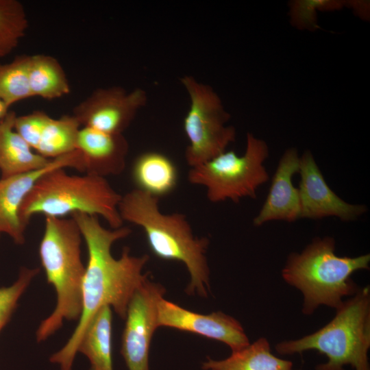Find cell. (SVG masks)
I'll list each match as a JSON object with an SVG mask.
<instances>
[{
  "mask_svg": "<svg viewBox=\"0 0 370 370\" xmlns=\"http://www.w3.org/2000/svg\"><path fill=\"white\" fill-rule=\"evenodd\" d=\"M82 235L75 221L45 217L38 253L47 282L56 293L53 312L36 331L42 342L59 330L64 320H78L82 312V285L86 266L82 260Z\"/></svg>",
  "mask_w": 370,
  "mask_h": 370,
  "instance_id": "277c9868",
  "label": "cell"
},
{
  "mask_svg": "<svg viewBox=\"0 0 370 370\" xmlns=\"http://www.w3.org/2000/svg\"><path fill=\"white\" fill-rule=\"evenodd\" d=\"M9 111V107L0 99V121L6 116Z\"/></svg>",
  "mask_w": 370,
  "mask_h": 370,
  "instance_id": "484cf974",
  "label": "cell"
},
{
  "mask_svg": "<svg viewBox=\"0 0 370 370\" xmlns=\"http://www.w3.org/2000/svg\"><path fill=\"white\" fill-rule=\"evenodd\" d=\"M298 173L300 218L334 217L350 221L367 212L365 206L347 203L329 187L310 151H305L300 157Z\"/></svg>",
  "mask_w": 370,
  "mask_h": 370,
  "instance_id": "7c38bea8",
  "label": "cell"
},
{
  "mask_svg": "<svg viewBox=\"0 0 370 370\" xmlns=\"http://www.w3.org/2000/svg\"><path fill=\"white\" fill-rule=\"evenodd\" d=\"M28 77L32 97L55 99L71 92L64 69L59 61L51 56H29Z\"/></svg>",
  "mask_w": 370,
  "mask_h": 370,
  "instance_id": "ffe728a7",
  "label": "cell"
},
{
  "mask_svg": "<svg viewBox=\"0 0 370 370\" xmlns=\"http://www.w3.org/2000/svg\"><path fill=\"white\" fill-rule=\"evenodd\" d=\"M204 370H295L291 361L272 354L267 338L262 337L243 349L232 352L223 360L209 357L201 365Z\"/></svg>",
  "mask_w": 370,
  "mask_h": 370,
  "instance_id": "ac0fdd59",
  "label": "cell"
},
{
  "mask_svg": "<svg viewBox=\"0 0 370 370\" xmlns=\"http://www.w3.org/2000/svg\"><path fill=\"white\" fill-rule=\"evenodd\" d=\"M81 172L106 177L117 175L125 169L129 144L123 134L105 133L83 127L77 137Z\"/></svg>",
  "mask_w": 370,
  "mask_h": 370,
  "instance_id": "5bb4252c",
  "label": "cell"
},
{
  "mask_svg": "<svg viewBox=\"0 0 370 370\" xmlns=\"http://www.w3.org/2000/svg\"><path fill=\"white\" fill-rule=\"evenodd\" d=\"M119 210L123 221L140 227L149 247L157 258L182 262L190 275L189 295L207 297L210 269L206 258L209 239L194 235L184 214L162 213L159 198L135 188L122 195Z\"/></svg>",
  "mask_w": 370,
  "mask_h": 370,
  "instance_id": "7a4b0ae2",
  "label": "cell"
},
{
  "mask_svg": "<svg viewBox=\"0 0 370 370\" xmlns=\"http://www.w3.org/2000/svg\"><path fill=\"white\" fill-rule=\"evenodd\" d=\"M79 156L75 151L53 159L47 166L28 173L0 179V236L8 235L17 245L25 241V230L20 217L21 205L36 181L44 174L59 168L80 169Z\"/></svg>",
  "mask_w": 370,
  "mask_h": 370,
  "instance_id": "4fadbf2b",
  "label": "cell"
},
{
  "mask_svg": "<svg viewBox=\"0 0 370 370\" xmlns=\"http://www.w3.org/2000/svg\"><path fill=\"white\" fill-rule=\"evenodd\" d=\"M27 27L23 5L17 0H0V58L17 47Z\"/></svg>",
  "mask_w": 370,
  "mask_h": 370,
  "instance_id": "603a6c76",
  "label": "cell"
},
{
  "mask_svg": "<svg viewBox=\"0 0 370 370\" xmlns=\"http://www.w3.org/2000/svg\"><path fill=\"white\" fill-rule=\"evenodd\" d=\"M370 255L338 256L330 236L316 238L300 253H292L282 270L284 280L304 297L302 312L312 314L320 306L337 309L345 297L359 289L351 278L356 271L369 269Z\"/></svg>",
  "mask_w": 370,
  "mask_h": 370,
  "instance_id": "3957f363",
  "label": "cell"
},
{
  "mask_svg": "<svg viewBox=\"0 0 370 370\" xmlns=\"http://www.w3.org/2000/svg\"><path fill=\"white\" fill-rule=\"evenodd\" d=\"M299 159L295 148L287 149L281 157L265 201L254 219L255 226L271 221L293 222L300 219L299 190L292 182L299 172Z\"/></svg>",
  "mask_w": 370,
  "mask_h": 370,
  "instance_id": "9a60e30c",
  "label": "cell"
},
{
  "mask_svg": "<svg viewBox=\"0 0 370 370\" xmlns=\"http://www.w3.org/2000/svg\"><path fill=\"white\" fill-rule=\"evenodd\" d=\"M132 177L136 188L160 199L175 188L178 171L175 163L166 155L147 151L135 159Z\"/></svg>",
  "mask_w": 370,
  "mask_h": 370,
  "instance_id": "e0dca14e",
  "label": "cell"
},
{
  "mask_svg": "<svg viewBox=\"0 0 370 370\" xmlns=\"http://www.w3.org/2000/svg\"><path fill=\"white\" fill-rule=\"evenodd\" d=\"M81 231L88 250V262L82 285V312L78 323L66 343L50 357L60 370H71L81 338L89 323L103 306H110L121 318L136 291L148 278L143 271L149 260L147 254L136 256L128 247L115 258L111 247L132 232L128 227L106 229L97 216L71 214Z\"/></svg>",
  "mask_w": 370,
  "mask_h": 370,
  "instance_id": "6da1fadb",
  "label": "cell"
},
{
  "mask_svg": "<svg viewBox=\"0 0 370 370\" xmlns=\"http://www.w3.org/2000/svg\"><path fill=\"white\" fill-rule=\"evenodd\" d=\"M29 56H16L10 62H0V99L8 107L32 97L28 77Z\"/></svg>",
  "mask_w": 370,
  "mask_h": 370,
  "instance_id": "7402d4cb",
  "label": "cell"
},
{
  "mask_svg": "<svg viewBox=\"0 0 370 370\" xmlns=\"http://www.w3.org/2000/svg\"><path fill=\"white\" fill-rule=\"evenodd\" d=\"M81 126L73 114L58 119L49 116L36 152L48 159H55L75 151Z\"/></svg>",
  "mask_w": 370,
  "mask_h": 370,
  "instance_id": "44dd1931",
  "label": "cell"
},
{
  "mask_svg": "<svg viewBox=\"0 0 370 370\" xmlns=\"http://www.w3.org/2000/svg\"><path fill=\"white\" fill-rule=\"evenodd\" d=\"M370 289L360 288L336 309L334 318L315 332L275 345L280 355H293L315 350L328 360L315 370H370Z\"/></svg>",
  "mask_w": 370,
  "mask_h": 370,
  "instance_id": "8992f818",
  "label": "cell"
},
{
  "mask_svg": "<svg viewBox=\"0 0 370 370\" xmlns=\"http://www.w3.org/2000/svg\"><path fill=\"white\" fill-rule=\"evenodd\" d=\"M158 327L191 332L226 344L232 352L249 345L246 333L235 318L221 312L199 314L161 297L157 305Z\"/></svg>",
  "mask_w": 370,
  "mask_h": 370,
  "instance_id": "8fae6325",
  "label": "cell"
},
{
  "mask_svg": "<svg viewBox=\"0 0 370 370\" xmlns=\"http://www.w3.org/2000/svg\"><path fill=\"white\" fill-rule=\"evenodd\" d=\"M49 117L46 112L36 110L15 118V130L34 151L38 146L42 130Z\"/></svg>",
  "mask_w": 370,
  "mask_h": 370,
  "instance_id": "d4e9b609",
  "label": "cell"
},
{
  "mask_svg": "<svg viewBox=\"0 0 370 370\" xmlns=\"http://www.w3.org/2000/svg\"><path fill=\"white\" fill-rule=\"evenodd\" d=\"M16 116L9 111L0 121V171L8 177L47 166L53 159L35 152L14 129Z\"/></svg>",
  "mask_w": 370,
  "mask_h": 370,
  "instance_id": "2e32d148",
  "label": "cell"
},
{
  "mask_svg": "<svg viewBox=\"0 0 370 370\" xmlns=\"http://www.w3.org/2000/svg\"><path fill=\"white\" fill-rule=\"evenodd\" d=\"M122 195L106 177L69 175L64 168L41 176L25 198L20 217L26 226L35 214L62 217L75 212L102 217L111 229L123 226L119 206Z\"/></svg>",
  "mask_w": 370,
  "mask_h": 370,
  "instance_id": "5b68a950",
  "label": "cell"
},
{
  "mask_svg": "<svg viewBox=\"0 0 370 370\" xmlns=\"http://www.w3.org/2000/svg\"><path fill=\"white\" fill-rule=\"evenodd\" d=\"M180 82L190 99L183 123L188 140L184 156L187 164L193 167L226 151L235 140L236 130L226 125L230 115L211 86L191 75H184Z\"/></svg>",
  "mask_w": 370,
  "mask_h": 370,
  "instance_id": "ba28073f",
  "label": "cell"
},
{
  "mask_svg": "<svg viewBox=\"0 0 370 370\" xmlns=\"http://www.w3.org/2000/svg\"><path fill=\"white\" fill-rule=\"evenodd\" d=\"M147 102V92L140 88L129 92L117 86L100 88L79 103L73 115L83 127L120 134Z\"/></svg>",
  "mask_w": 370,
  "mask_h": 370,
  "instance_id": "30bf717a",
  "label": "cell"
},
{
  "mask_svg": "<svg viewBox=\"0 0 370 370\" xmlns=\"http://www.w3.org/2000/svg\"><path fill=\"white\" fill-rule=\"evenodd\" d=\"M164 287L149 278L133 295L127 306L121 354L128 370H149V354L158 327L157 305Z\"/></svg>",
  "mask_w": 370,
  "mask_h": 370,
  "instance_id": "9c48e42d",
  "label": "cell"
},
{
  "mask_svg": "<svg viewBox=\"0 0 370 370\" xmlns=\"http://www.w3.org/2000/svg\"><path fill=\"white\" fill-rule=\"evenodd\" d=\"M268 156L267 143L248 133L243 155L225 151L190 167L188 180L193 185L205 187L207 198L212 203L227 200L236 203L245 197L255 198L258 188L269 178L264 166Z\"/></svg>",
  "mask_w": 370,
  "mask_h": 370,
  "instance_id": "52a82bcc",
  "label": "cell"
},
{
  "mask_svg": "<svg viewBox=\"0 0 370 370\" xmlns=\"http://www.w3.org/2000/svg\"><path fill=\"white\" fill-rule=\"evenodd\" d=\"M112 308L103 306L93 317L79 342L77 352L85 355L90 370H114L112 358Z\"/></svg>",
  "mask_w": 370,
  "mask_h": 370,
  "instance_id": "d6986e66",
  "label": "cell"
},
{
  "mask_svg": "<svg viewBox=\"0 0 370 370\" xmlns=\"http://www.w3.org/2000/svg\"><path fill=\"white\" fill-rule=\"evenodd\" d=\"M39 271L38 268L22 267L12 284L0 288V332L10 321L18 299Z\"/></svg>",
  "mask_w": 370,
  "mask_h": 370,
  "instance_id": "cb8c5ba5",
  "label": "cell"
}]
</instances>
